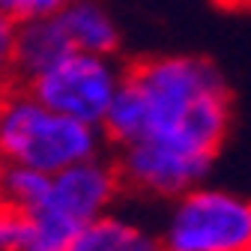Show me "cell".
Instances as JSON below:
<instances>
[{"instance_id":"obj_1","label":"cell","mask_w":251,"mask_h":251,"mask_svg":"<svg viewBox=\"0 0 251 251\" xmlns=\"http://www.w3.org/2000/svg\"><path fill=\"white\" fill-rule=\"evenodd\" d=\"M230 120L222 69L195 54H165L123 72L102 132L117 144L120 182L171 201L209 176Z\"/></svg>"},{"instance_id":"obj_2","label":"cell","mask_w":251,"mask_h":251,"mask_svg":"<svg viewBox=\"0 0 251 251\" xmlns=\"http://www.w3.org/2000/svg\"><path fill=\"white\" fill-rule=\"evenodd\" d=\"M105 152V132L42 105L27 87L0 96V162L42 174L66 171Z\"/></svg>"},{"instance_id":"obj_3","label":"cell","mask_w":251,"mask_h":251,"mask_svg":"<svg viewBox=\"0 0 251 251\" xmlns=\"http://www.w3.org/2000/svg\"><path fill=\"white\" fill-rule=\"evenodd\" d=\"M117 165L105 155L57 171L36 206L27 212V251H66L69 242L120 198Z\"/></svg>"},{"instance_id":"obj_4","label":"cell","mask_w":251,"mask_h":251,"mask_svg":"<svg viewBox=\"0 0 251 251\" xmlns=\"http://www.w3.org/2000/svg\"><path fill=\"white\" fill-rule=\"evenodd\" d=\"M159 236L165 251H245L251 242V198L201 182L171 198Z\"/></svg>"},{"instance_id":"obj_5","label":"cell","mask_w":251,"mask_h":251,"mask_svg":"<svg viewBox=\"0 0 251 251\" xmlns=\"http://www.w3.org/2000/svg\"><path fill=\"white\" fill-rule=\"evenodd\" d=\"M123 72L126 69L117 66L114 54L69 51L39 75L24 81V87L51 111L102 129L105 114L120 90Z\"/></svg>"},{"instance_id":"obj_6","label":"cell","mask_w":251,"mask_h":251,"mask_svg":"<svg viewBox=\"0 0 251 251\" xmlns=\"http://www.w3.org/2000/svg\"><path fill=\"white\" fill-rule=\"evenodd\" d=\"M66 251H165L159 227H152L129 212L108 209L90 222Z\"/></svg>"},{"instance_id":"obj_7","label":"cell","mask_w":251,"mask_h":251,"mask_svg":"<svg viewBox=\"0 0 251 251\" xmlns=\"http://www.w3.org/2000/svg\"><path fill=\"white\" fill-rule=\"evenodd\" d=\"M57 21L72 51L114 54L120 48V27L99 0H72L66 9L57 12Z\"/></svg>"},{"instance_id":"obj_8","label":"cell","mask_w":251,"mask_h":251,"mask_svg":"<svg viewBox=\"0 0 251 251\" xmlns=\"http://www.w3.org/2000/svg\"><path fill=\"white\" fill-rule=\"evenodd\" d=\"M72 51L66 33L57 21L51 18H36V21H24L15 27V63H18V81H30L48 69L51 63L60 57H66Z\"/></svg>"},{"instance_id":"obj_9","label":"cell","mask_w":251,"mask_h":251,"mask_svg":"<svg viewBox=\"0 0 251 251\" xmlns=\"http://www.w3.org/2000/svg\"><path fill=\"white\" fill-rule=\"evenodd\" d=\"M69 3L72 0H0V15H6L15 24H24L36 18H51Z\"/></svg>"},{"instance_id":"obj_10","label":"cell","mask_w":251,"mask_h":251,"mask_svg":"<svg viewBox=\"0 0 251 251\" xmlns=\"http://www.w3.org/2000/svg\"><path fill=\"white\" fill-rule=\"evenodd\" d=\"M15 21L0 15V96H6L12 84L18 81V63H15Z\"/></svg>"},{"instance_id":"obj_11","label":"cell","mask_w":251,"mask_h":251,"mask_svg":"<svg viewBox=\"0 0 251 251\" xmlns=\"http://www.w3.org/2000/svg\"><path fill=\"white\" fill-rule=\"evenodd\" d=\"M227 6H233V9H245V12H251V0H225Z\"/></svg>"},{"instance_id":"obj_12","label":"cell","mask_w":251,"mask_h":251,"mask_svg":"<svg viewBox=\"0 0 251 251\" xmlns=\"http://www.w3.org/2000/svg\"><path fill=\"white\" fill-rule=\"evenodd\" d=\"M245 251H251V242H248V248H245Z\"/></svg>"}]
</instances>
